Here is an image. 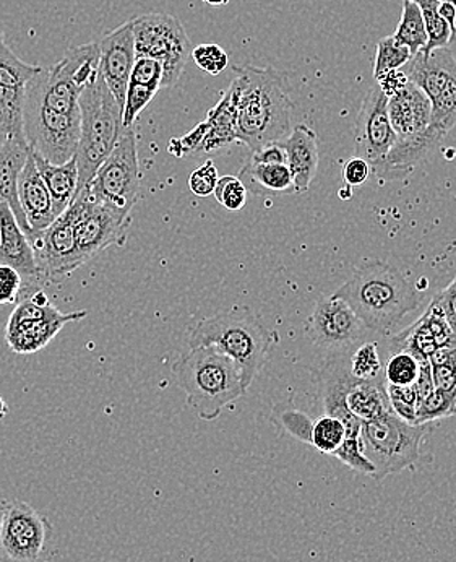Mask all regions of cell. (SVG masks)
<instances>
[{
	"label": "cell",
	"mask_w": 456,
	"mask_h": 562,
	"mask_svg": "<svg viewBox=\"0 0 456 562\" xmlns=\"http://www.w3.org/2000/svg\"><path fill=\"white\" fill-rule=\"evenodd\" d=\"M238 124L236 140L250 151L269 144H282L290 132L293 101L288 77L273 67L236 66Z\"/></svg>",
	"instance_id": "cell-1"
},
{
	"label": "cell",
	"mask_w": 456,
	"mask_h": 562,
	"mask_svg": "<svg viewBox=\"0 0 456 562\" xmlns=\"http://www.w3.org/2000/svg\"><path fill=\"white\" fill-rule=\"evenodd\" d=\"M333 296L344 301L367 330L387 335L421 306L425 293L394 266L367 262L357 267Z\"/></svg>",
	"instance_id": "cell-2"
},
{
	"label": "cell",
	"mask_w": 456,
	"mask_h": 562,
	"mask_svg": "<svg viewBox=\"0 0 456 562\" xmlns=\"http://www.w3.org/2000/svg\"><path fill=\"white\" fill-rule=\"evenodd\" d=\"M275 341L276 335L248 307L207 317L189 330V348H215L238 364L246 391L262 371Z\"/></svg>",
	"instance_id": "cell-3"
},
{
	"label": "cell",
	"mask_w": 456,
	"mask_h": 562,
	"mask_svg": "<svg viewBox=\"0 0 456 562\" xmlns=\"http://www.w3.org/2000/svg\"><path fill=\"white\" fill-rule=\"evenodd\" d=\"M172 372L185 392L187 405L204 422H215L226 406L248 392L238 364L215 348H189L172 364Z\"/></svg>",
	"instance_id": "cell-4"
},
{
	"label": "cell",
	"mask_w": 456,
	"mask_h": 562,
	"mask_svg": "<svg viewBox=\"0 0 456 562\" xmlns=\"http://www.w3.org/2000/svg\"><path fill=\"white\" fill-rule=\"evenodd\" d=\"M80 140L76 161L79 191L93 181L94 175L123 134V110L103 77L98 76L80 94Z\"/></svg>",
	"instance_id": "cell-5"
},
{
	"label": "cell",
	"mask_w": 456,
	"mask_h": 562,
	"mask_svg": "<svg viewBox=\"0 0 456 562\" xmlns=\"http://www.w3.org/2000/svg\"><path fill=\"white\" fill-rule=\"evenodd\" d=\"M431 431L432 425H410L394 412L363 423L361 439L367 459L375 467L374 479L384 480L413 469L421 460V443Z\"/></svg>",
	"instance_id": "cell-6"
},
{
	"label": "cell",
	"mask_w": 456,
	"mask_h": 562,
	"mask_svg": "<svg viewBox=\"0 0 456 562\" xmlns=\"http://www.w3.org/2000/svg\"><path fill=\"white\" fill-rule=\"evenodd\" d=\"M84 189L94 202L130 215L140 195V161L134 127L123 128L116 147Z\"/></svg>",
	"instance_id": "cell-7"
},
{
	"label": "cell",
	"mask_w": 456,
	"mask_h": 562,
	"mask_svg": "<svg viewBox=\"0 0 456 562\" xmlns=\"http://www.w3.org/2000/svg\"><path fill=\"white\" fill-rule=\"evenodd\" d=\"M135 54L151 57L163 64V88L178 83L191 59L192 41L178 16L150 12L132 20Z\"/></svg>",
	"instance_id": "cell-8"
},
{
	"label": "cell",
	"mask_w": 456,
	"mask_h": 562,
	"mask_svg": "<svg viewBox=\"0 0 456 562\" xmlns=\"http://www.w3.org/2000/svg\"><path fill=\"white\" fill-rule=\"evenodd\" d=\"M87 317V311L64 314L57 311L39 288L23 294L5 328V340L15 353L43 350L69 322Z\"/></svg>",
	"instance_id": "cell-9"
},
{
	"label": "cell",
	"mask_w": 456,
	"mask_h": 562,
	"mask_svg": "<svg viewBox=\"0 0 456 562\" xmlns=\"http://www.w3.org/2000/svg\"><path fill=\"white\" fill-rule=\"evenodd\" d=\"M23 135L26 144L50 165L72 160L80 140V114L67 116L39 103L25 91Z\"/></svg>",
	"instance_id": "cell-10"
},
{
	"label": "cell",
	"mask_w": 456,
	"mask_h": 562,
	"mask_svg": "<svg viewBox=\"0 0 456 562\" xmlns=\"http://www.w3.org/2000/svg\"><path fill=\"white\" fill-rule=\"evenodd\" d=\"M73 216L76 243L84 262L114 244L124 243L132 216L94 202L82 189L69 205Z\"/></svg>",
	"instance_id": "cell-11"
},
{
	"label": "cell",
	"mask_w": 456,
	"mask_h": 562,
	"mask_svg": "<svg viewBox=\"0 0 456 562\" xmlns=\"http://www.w3.org/2000/svg\"><path fill=\"white\" fill-rule=\"evenodd\" d=\"M306 331L317 347L332 355H346L363 340L367 328L344 301L323 296L317 301Z\"/></svg>",
	"instance_id": "cell-12"
},
{
	"label": "cell",
	"mask_w": 456,
	"mask_h": 562,
	"mask_svg": "<svg viewBox=\"0 0 456 562\" xmlns=\"http://www.w3.org/2000/svg\"><path fill=\"white\" fill-rule=\"evenodd\" d=\"M53 533L49 519L23 501H12L3 517L0 548L9 560L38 562Z\"/></svg>",
	"instance_id": "cell-13"
},
{
	"label": "cell",
	"mask_w": 456,
	"mask_h": 562,
	"mask_svg": "<svg viewBox=\"0 0 456 562\" xmlns=\"http://www.w3.org/2000/svg\"><path fill=\"white\" fill-rule=\"evenodd\" d=\"M29 241L44 280L62 279L87 263L77 247L73 216L69 209Z\"/></svg>",
	"instance_id": "cell-14"
},
{
	"label": "cell",
	"mask_w": 456,
	"mask_h": 562,
	"mask_svg": "<svg viewBox=\"0 0 456 562\" xmlns=\"http://www.w3.org/2000/svg\"><path fill=\"white\" fill-rule=\"evenodd\" d=\"M397 134L388 117V98L378 85L371 88L361 104L356 121V157L371 165L373 172L397 144Z\"/></svg>",
	"instance_id": "cell-15"
},
{
	"label": "cell",
	"mask_w": 456,
	"mask_h": 562,
	"mask_svg": "<svg viewBox=\"0 0 456 562\" xmlns=\"http://www.w3.org/2000/svg\"><path fill=\"white\" fill-rule=\"evenodd\" d=\"M42 69L20 59L0 30V127L7 131L22 127L26 85Z\"/></svg>",
	"instance_id": "cell-16"
},
{
	"label": "cell",
	"mask_w": 456,
	"mask_h": 562,
	"mask_svg": "<svg viewBox=\"0 0 456 562\" xmlns=\"http://www.w3.org/2000/svg\"><path fill=\"white\" fill-rule=\"evenodd\" d=\"M98 47H100L98 72L103 77L104 83L107 85L121 110H123L132 67H134L135 59H137L132 20L107 33L98 43Z\"/></svg>",
	"instance_id": "cell-17"
},
{
	"label": "cell",
	"mask_w": 456,
	"mask_h": 562,
	"mask_svg": "<svg viewBox=\"0 0 456 562\" xmlns=\"http://www.w3.org/2000/svg\"><path fill=\"white\" fill-rule=\"evenodd\" d=\"M431 101L413 81H408L403 90L388 98V117L398 140L424 132L431 122Z\"/></svg>",
	"instance_id": "cell-18"
},
{
	"label": "cell",
	"mask_w": 456,
	"mask_h": 562,
	"mask_svg": "<svg viewBox=\"0 0 456 562\" xmlns=\"http://www.w3.org/2000/svg\"><path fill=\"white\" fill-rule=\"evenodd\" d=\"M0 262L15 269L22 279H42L32 244L7 203H0Z\"/></svg>",
	"instance_id": "cell-19"
},
{
	"label": "cell",
	"mask_w": 456,
	"mask_h": 562,
	"mask_svg": "<svg viewBox=\"0 0 456 562\" xmlns=\"http://www.w3.org/2000/svg\"><path fill=\"white\" fill-rule=\"evenodd\" d=\"M19 202L29 222L32 236L42 233L54 222L53 201L36 168L35 157L30 148L29 160L19 179ZM30 236V238H32ZM29 238V239H30Z\"/></svg>",
	"instance_id": "cell-20"
},
{
	"label": "cell",
	"mask_w": 456,
	"mask_h": 562,
	"mask_svg": "<svg viewBox=\"0 0 456 562\" xmlns=\"http://www.w3.org/2000/svg\"><path fill=\"white\" fill-rule=\"evenodd\" d=\"M30 147L23 137H9L0 150V203H7L26 238L32 236L19 202V179L29 160Z\"/></svg>",
	"instance_id": "cell-21"
},
{
	"label": "cell",
	"mask_w": 456,
	"mask_h": 562,
	"mask_svg": "<svg viewBox=\"0 0 456 562\" xmlns=\"http://www.w3.org/2000/svg\"><path fill=\"white\" fill-rule=\"evenodd\" d=\"M282 145L296 191H309L319 169V140L316 132L309 125H296Z\"/></svg>",
	"instance_id": "cell-22"
},
{
	"label": "cell",
	"mask_w": 456,
	"mask_h": 562,
	"mask_svg": "<svg viewBox=\"0 0 456 562\" xmlns=\"http://www.w3.org/2000/svg\"><path fill=\"white\" fill-rule=\"evenodd\" d=\"M236 124H238V91L231 83L223 93L219 103L208 111L207 120L201 122L204 137L197 154H215L238 142Z\"/></svg>",
	"instance_id": "cell-23"
},
{
	"label": "cell",
	"mask_w": 456,
	"mask_h": 562,
	"mask_svg": "<svg viewBox=\"0 0 456 562\" xmlns=\"http://www.w3.org/2000/svg\"><path fill=\"white\" fill-rule=\"evenodd\" d=\"M238 178L248 192L256 198H283L297 192L288 165H265L249 160Z\"/></svg>",
	"instance_id": "cell-24"
},
{
	"label": "cell",
	"mask_w": 456,
	"mask_h": 562,
	"mask_svg": "<svg viewBox=\"0 0 456 562\" xmlns=\"http://www.w3.org/2000/svg\"><path fill=\"white\" fill-rule=\"evenodd\" d=\"M33 157H35L36 168L42 175L44 184L49 191L54 218H57L69 209L70 203L79 194V168H77L76 157L64 165H50L38 157L35 151H33Z\"/></svg>",
	"instance_id": "cell-25"
},
{
	"label": "cell",
	"mask_w": 456,
	"mask_h": 562,
	"mask_svg": "<svg viewBox=\"0 0 456 562\" xmlns=\"http://www.w3.org/2000/svg\"><path fill=\"white\" fill-rule=\"evenodd\" d=\"M346 406L361 423L374 422L391 412L384 375L373 381H357L347 392Z\"/></svg>",
	"instance_id": "cell-26"
},
{
	"label": "cell",
	"mask_w": 456,
	"mask_h": 562,
	"mask_svg": "<svg viewBox=\"0 0 456 562\" xmlns=\"http://www.w3.org/2000/svg\"><path fill=\"white\" fill-rule=\"evenodd\" d=\"M388 345H390L391 353H395V351H407V353L418 358L419 361L429 360L431 355L438 348L434 331H432L424 314L413 325H410L407 330L391 337Z\"/></svg>",
	"instance_id": "cell-27"
},
{
	"label": "cell",
	"mask_w": 456,
	"mask_h": 562,
	"mask_svg": "<svg viewBox=\"0 0 456 562\" xmlns=\"http://www.w3.org/2000/svg\"><path fill=\"white\" fill-rule=\"evenodd\" d=\"M391 36L398 43L407 46L410 49L411 56H415V54L421 53L428 46V32H425L421 9L411 0H404L400 23H398L397 30H395Z\"/></svg>",
	"instance_id": "cell-28"
},
{
	"label": "cell",
	"mask_w": 456,
	"mask_h": 562,
	"mask_svg": "<svg viewBox=\"0 0 456 562\" xmlns=\"http://www.w3.org/2000/svg\"><path fill=\"white\" fill-rule=\"evenodd\" d=\"M421 9L422 19L425 23V32H428V46L421 53H432L442 47H448L452 43V29L441 15H438V0H411Z\"/></svg>",
	"instance_id": "cell-29"
},
{
	"label": "cell",
	"mask_w": 456,
	"mask_h": 562,
	"mask_svg": "<svg viewBox=\"0 0 456 562\" xmlns=\"http://www.w3.org/2000/svg\"><path fill=\"white\" fill-rule=\"evenodd\" d=\"M431 125L438 134L447 137L456 125V74L441 94L431 101Z\"/></svg>",
	"instance_id": "cell-30"
},
{
	"label": "cell",
	"mask_w": 456,
	"mask_h": 562,
	"mask_svg": "<svg viewBox=\"0 0 456 562\" xmlns=\"http://www.w3.org/2000/svg\"><path fill=\"white\" fill-rule=\"evenodd\" d=\"M344 436H346V428L343 423L334 416L323 415L314 422L310 446L319 450L320 453L333 456L338 447L343 443Z\"/></svg>",
	"instance_id": "cell-31"
},
{
	"label": "cell",
	"mask_w": 456,
	"mask_h": 562,
	"mask_svg": "<svg viewBox=\"0 0 456 562\" xmlns=\"http://www.w3.org/2000/svg\"><path fill=\"white\" fill-rule=\"evenodd\" d=\"M429 362L435 389L456 397V347L437 348Z\"/></svg>",
	"instance_id": "cell-32"
},
{
	"label": "cell",
	"mask_w": 456,
	"mask_h": 562,
	"mask_svg": "<svg viewBox=\"0 0 456 562\" xmlns=\"http://www.w3.org/2000/svg\"><path fill=\"white\" fill-rule=\"evenodd\" d=\"M421 361L407 351H395L388 357L385 364L384 382L385 385H395V387H410L414 385L419 374Z\"/></svg>",
	"instance_id": "cell-33"
},
{
	"label": "cell",
	"mask_w": 456,
	"mask_h": 562,
	"mask_svg": "<svg viewBox=\"0 0 456 562\" xmlns=\"http://www.w3.org/2000/svg\"><path fill=\"white\" fill-rule=\"evenodd\" d=\"M411 53L407 46L398 43L394 36H387V38L378 41L377 54H375L374 60V77L384 76V74L390 72V70L403 69L411 60Z\"/></svg>",
	"instance_id": "cell-34"
},
{
	"label": "cell",
	"mask_w": 456,
	"mask_h": 562,
	"mask_svg": "<svg viewBox=\"0 0 456 562\" xmlns=\"http://www.w3.org/2000/svg\"><path fill=\"white\" fill-rule=\"evenodd\" d=\"M456 415V397L435 389L429 397L419 402L415 425H434L438 419Z\"/></svg>",
	"instance_id": "cell-35"
},
{
	"label": "cell",
	"mask_w": 456,
	"mask_h": 562,
	"mask_svg": "<svg viewBox=\"0 0 456 562\" xmlns=\"http://www.w3.org/2000/svg\"><path fill=\"white\" fill-rule=\"evenodd\" d=\"M350 372L357 381H373V379L384 375L375 341L360 345L350 355Z\"/></svg>",
	"instance_id": "cell-36"
},
{
	"label": "cell",
	"mask_w": 456,
	"mask_h": 562,
	"mask_svg": "<svg viewBox=\"0 0 456 562\" xmlns=\"http://www.w3.org/2000/svg\"><path fill=\"white\" fill-rule=\"evenodd\" d=\"M273 418L294 439L310 446L314 422L309 415L289 405H278L273 409Z\"/></svg>",
	"instance_id": "cell-37"
},
{
	"label": "cell",
	"mask_w": 456,
	"mask_h": 562,
	"mask_svg": "<svg viewBox=\"0 0 456 562\" xmlns=\"http://www.w3.org/2000/svg\"><path fill=\"white\" fill-rule=\"evenodd\" d=\"M341 463L353 469L354 472L363 473V475L374 476L375 467L366 452H364L363 439L361 436H346L343 443L338 447L337 452L333 453Z\"/></svg>",
	"instance_id": "cell-38"
},
{
	"label": "cell",
	"mask_w": 456,
	"mask_h": 562,
	"mask_svg": "<svg viewBox=\"0 0 456 562\" xmlns=\"http://www.w3.org/2000/svg\"><path fill=\"white\" fill-rule=\"evenodd\" d=\"M213 195H215L218 203H221L225 209L231 210V212L244 209L246 203H248V189L244 188L238 176H223V178H219Z\"/></svg>",
	"instance_id": "cell-39"
},
{
	"label": "cell",
	"mask_w": 456,
	"mask_h": 562,
	"mask_svg": "<svg viewBox=\"0 0 456 562\" xmlns=\"http://www.w3.org/2000/svg\"><path fill=\"white\" fill-rule=\"evenodd\" d=\"M192 59L197 64L198 69L204 70L208 76H219L229 66V57L219 44H198L192 49Z\"/></svg>",
	"instance_id": "cell-40"
},
{
	"label": "cell",
	"mask_w": 456,
	"mask_h": 562,
	"mask_svg": "<svg viewBox=\"0 0 456 562\" xmlns=\"http://www.w3.org/2000/svg\"><path fill=\"white\" fill-rule=\"evenodd\" d=\"M388 402H390L391 412L403 419V422L415 425V413H418V394L414 385L410 387H395V385H385Z\"/></svg>",
	"instance_id": "cell-41"
},
{
	"label": "cell",
	"mask_w": 456,
	"mask_h": 562,
	"mask_svg": "<svg viewBox=\"0 0 456 562\" xmlns=\"http://www.w3.org/2000/svg\"><path fill=\"white\" fill-rule=\"evenodd\" d=\"M218 179V169H216L215 162L208 160L189 176V188L197 198H208L215 192Z\"/></svg>",
	"instance_id": "cell-42"
},
{
	"label": "cell",
	"mask_w": 456,
	"mask_h": 562,
	"mask_svg": "<svg viewBox=\"0 0 456 562\" xmlns=\"http://www.w3.org/2000/svg\"><path fill=\"white\" fill-rule=\"evenodd\" d=\"M23 279L15 269L0 263V306L15 304L22 293Z\"/></svg>",
	"instance_id": "cell-43"
},
{
	"label": "cell",
	"mask_w": 456,
	"mask_h": 562,
	"mask_svg": "<svg viewBox=\"0 0 456 562\" xmlns=\"http://www.w3.org/2000/svg\"><path fill=\"white\" fill-rule=\"evenodd\" d=\"M371 175H373V169H371L369 162L363 160V158H351V160L344 162L343 179L350 188L366 184Z\"/></svg>",
	"instance_id": "cell-44"
},
{
	"label": "cell",
	"mask_w": 456,
	"mask_h": 562,
	"mask_svg": "<svg viewBox=\"0 0 456 562\" xmlns=\"http://www.w3.org/2000/svg\"><path fill=\"white\" fill-rule=\"evenodd\" d=\"M432 301L437 304L438 310L442 311V314H444L445 319H447L448 325H451L452 330L456 335V277L445 290L438 291L432 297Z\"/></svg>",
	"instance_id": "cell-45"
},
{
	"label": "cell",
	"mask_w": 456,
	"mask_h": 562,
	"mask_svg": "<svg viewBox=\"0 0 456 562\" xmlns=\"http://www.w3.org/2000/svg\"><path fill=\"white\" fill-rule=\"evenodd\" d=\"M375 80H377L378 87H380V90L384 91L387 98L395 97L410 81L403 69L390 70V72L384 74V76Z\"/></svg>",
	"instance_id": "cell-46"
},
{
	"label": "cell",
	"mask_w": 456,
	"mask_h": 562,
	"mask_svg": "<svg viewBox=\"0 0 456 562\" xmlns=\"http://www.w3.org/2000/svg\"><path fill=\"white\" fill-rule=\"evenodd\" d=\"M250 160L265 162V165H286V151L282 144H269L252 151Z\"/></svg>",
	"instance_id": "cell-47"
},
{
	"label": "cell",
	"mask_w": 456,
	"mask_h": 562,
	"mask_svg": "<svg viewBox=\"0 0 456 562\" xmlns=\"http://www.w3.org/2000/svg\"><path fill=\"white\" fill-rule=\"evenodd\" d=\"M415 394H418V401H424L425 397L435 391L434 379H432V368L429 360L421 361L419 366L418 379L414 382Z\"/></svg>",
	"instance_id": "cell-48"
},
{
	"label": "cell",
	"mask_w": 456,
	"mask_h": 562,
	"mask_svg": "<svg viewBox=\"0 0 456 562\" xmlns=\"http://www.w3.org/2000/svg\"><path fill=\"white\" fill-rule=\"evenodd\" d=\"M10 501L5 497H0V533H2L3 517H5L7 507H9Z\"/></svg>",
	"instance_id": "cell-49"
},
{
	"label": "cell",
	"mask_w": 456,
	"mask_h": 562,
	"mask_svg": "<svg viewBox=\"0 0 456 562\" xmlns=\"http://www.w3.org/2000/svg\"><path fill=\"white\" fill-rule=\"evenodd\" d=\"M7 413H9V406H7V403L0 398V419L5 418Z\"/></svg>",
	"instance_id": "cell-50"
},
{
	"label": "cell",
	"mask_w": 456,
	"mask_h": 562,
	"mask_svg": "<svg viewBox=\"0 0 456 562\" xmlns=\"http://www.w3.org/2000/svg\"><path fill=\"white\" fill-rule=\"evenodd\" d=\"M340 195L341 199H346V201L347 199L353 198V192L350 191V186H346V188L341 189Z\"/></svg>",
	"instance_id": "cell-51"
},
{
	"label": "cell",
	"mask_w": 456,
	"mask_h": 562,
	"mask_svg": "<svg viewBox=\"0 0 456 562\" xmlns=\"http://www.w3.org/2000/svg\"><path fill=\"white\" fill-rule=\"evenodd\" d=\"M7 138H9V134L0 127V150H2L3 144H5Z\"/></svg>",
	"instance_id": "cell-52"
},
{
	"label": "cell",
	"mask_w": 456,
	"mask_h": 562,
	"mask_svg": "<svg viewBox=\"0 0 456 562\" xmlns=\"http://www.w3.org/2000/svg\"><path fill=\"white\" fill-rule=\"evenodd\" d=\"M204 2L209 3V5L219 7V5H226V3L229 2V0H204Z\"/></svg>",
	"instance_id": "cell-53"
},
{
	"label": "cell",
	"mask_w": 456,
	"mask_h": 562,
	"mask_svg": "<svg viewBox=\"0 0 456 562\" xmlns=\"http://www.w3.org/2000/svg\"><path fill=\"white\" fill-rule=\"evenodd\" d=\"M438 2H447V3H452V5H455L456 7V0H438ZM455 26H456V23H455ZM452 43H456V35H455V38L452 40Z\"/></svg>",
	"instance_id": "cell-54"
}]
</instances>
